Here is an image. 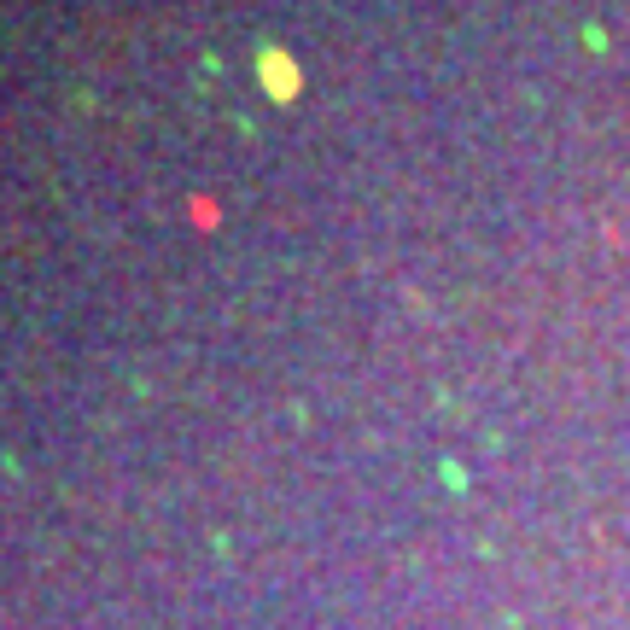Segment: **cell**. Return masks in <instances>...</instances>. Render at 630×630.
<instances>
[{
	"instance_id": "obj_1",
	"label": "cell",
	"mask_w": 630,
	"mask_h": 630,
	"mask_svg": "<svg viewBox=\"0 0 630 630\" xmlns=\"http://www.w3.org/2000/svg\"><path fill=\"white\" fill-rule=\"evenodd\" d=\"M263 88H269L275 100H292V94H298V70H292L286 53H263Z\"/></svg>"
}]
</instances>
